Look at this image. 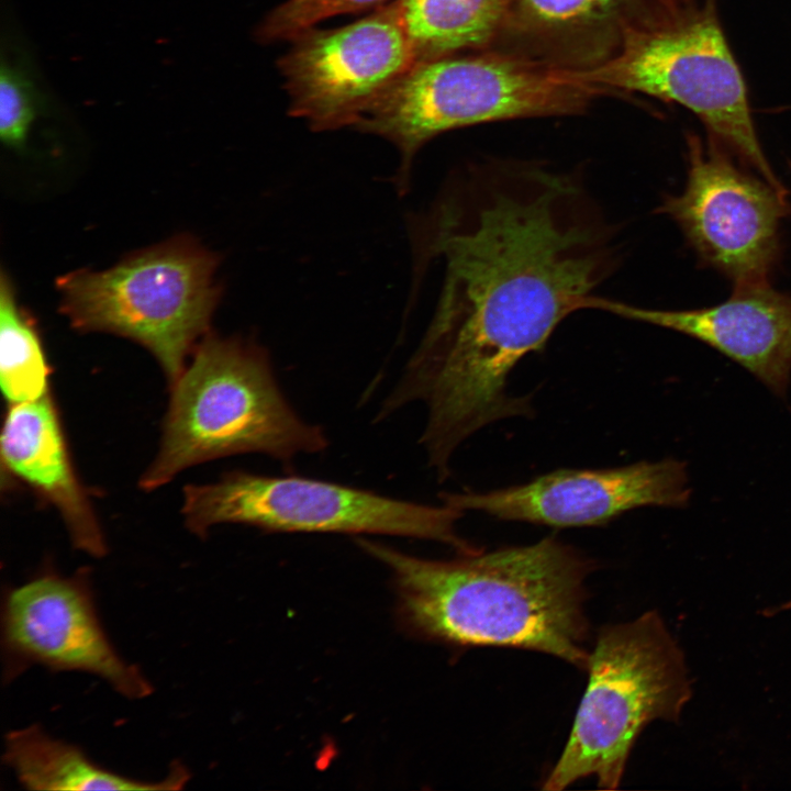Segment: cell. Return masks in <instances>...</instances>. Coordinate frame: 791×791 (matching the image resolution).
Here are the masks:
<instances>
[{"instance_id":"5","label":"cell","mask_w":791,"mask_h":791,"mask_svg":"<svg viewBox=\"0 0 791 791\" xmlns=\"http://www.w3.org/2000/svg\"><path fill=\"white\" fill-rule=\"evenodd\" d=\"M218 257L190 236L125 256L105 270L62 276L60 311L81 333H109L145 347L169 386L209 332L219 303Z\"/></svg>"},{"instance_id":"16","label":"cell","mask_w":791,"mask_h":791,"mask_svg":"<svg viewBox=\"0 0 791 791\" xmlns=\"http://www.w3.org/2000/svg\"><path fill=\"white\" fill-rule=\"evenodd\" d=\"M417 62L476 46L498 27L502 0H400Z\"/></svg>"},{"instance_id":"12","label":"cell","mask_w":791,"mask_h":791,"mask_svg":"<svg viewBox=\"0 0 791 791\" xmlns=\"http://www.w3.org/2000/svg\"><path fill=\"white\" fill-rule=\"evenodd\" d=\"M439 498L464 512L557 528L601 526L642 506H684L690 498L684 463L659 461L603 469H558L484 492H445Z\"/></svg>"},{"instance_id":"6","label":"cell","mask_w":791,"mask_h":791,"mask_svg":"<svg viewBox=\"0 0 791 791\" xmlns=\"http://www.w3.org/2000/svg\"><path fill=\"white\" fill-rule=\"evenodd\" d=\"M592 91L567 70L503 57L442 56L415 63L367 110L355 129L399 151L397 186L405 190L419 149L463 126L571 114Z\"/></svg>"},{"instance_id":"20","label":"cell","mask_w":791,"mask_h":791,"mask_svg":"<svg viewBox=\"0 0 791 791\" xmlns=\"http://www.w3.org/2000/svg\"><path fill=\"white\" fill-rule=\"evenodd\" d=\"M541 20L552 24H569L594 14L592 0H524Z\"/></svg>"},{"instance_id":"9","label":"cell","mask_w":791,"mask_h":791,"mask_svg":"<svg viewBox=\"0 0 791 791\" xmlns=\"http://www.w3.org/2000/svg\"><path fill=\"white\" fill-rule=\"evenodd\" d=\"M687 180L657 212L681 230L699 261L734 288L770 283L781 257V225L790 215L781 191L743 166L712 138H687Z\"/></svg>"},{"instance_id":"4","label":"cell","mask_w":791,"mask_h":791,"mask_svg":"<svg viewBox=\"0 0 791 791\" xmlns=\"http://www.w3.org/2000/svg\"><path fill=\"white\" fill-rule=\"evenodd\" d=\"M586 669V691L543 790H564L586 777H595L599 789H617L644 727L677 722L692 695L683 653L655 611L603 626Z\"/></svg>"},{"instance_id":"18","label":"cell","mask_w":791,"mask_h":791,"mask_svg":"<svg viewBox=\"0 0 791 791\" xmlns=\"http://www.w3.org/2000/svg\"><path fill=\"white\" fill-rule=\"evenodd\" d=\"M388 0H287L258 24L255 36L264 44L290 41L332 16L378 8Z\"/></svg>"},{"instance_id":"3","label":"cell","mask_w":791,"mask_h":791,"mask_svg":"<svg viewBox=\"0 0 791 791\" xmlns=\"http://www.w3.org/2000/svg\"><path fill=\"white\" fill-rule=\"evenodd\" d=\"M171 388L158 454L140 484L154 490L208 460L258 453L280 461L326 449L322 427L285 398L257 345L207 334Z\"/></svg>"},{"instance_id":"15","label":"cell","mask_w":791,"mask_h":791,"mask_svg":"<svg viewBox=\"0 0 791 791\" xmlns=\"http://www.w3.org/2000/svg\"><path fill=\"white\" fill-rule=\"evenodd\" d=\"M3 760L29 790H179L190 779L181 764L159 781L129 778L102 768L79 747L48 735L38 725L11 731Z\"/></svg>"},{"instance_id":"11","label":"cell","mask_w":791,"mask_h":791,"mask_svg":"<svg viewBox=\"0 0 791 791\" xmlns=\"http://www.w3.org/2000/svg\"><path fill=\"white\" fill-rule=\"evenodd\" d=\"M1 644L8 681L32 665H41L53 671L100 677L132 700L153 692L142 671L124 660L108 638L87 572L65 577L43 571L7 590Z\"/></svg>"},{"instance_id":"17","label":"cell","mask_w":791,"mask_h":791,"mask_svg":"<svg viewBox=\"0 0 791 791\" xmlns=\"http://www.w3.org/2000/svg\"><path fill=\"white\" fill-rule=\"evenodd\" d=\"M48 366L34 319L19 304L13 283L0 276V386L8 404L48 396Z\"/></svg>"},{"instance_id":"22","label":"cell","mask_w":791,"mask_h":791,"mask_svg":"<svg viewBox=\"0 0 791 791\" xmlns=\"http://www.w3.org/2000/svg\"><path fill=\"white\" fill-rule=\"evenodd\" d=\"M784 610H791V601L782 604L781 606H778L777 610H776V612H777V611H784Z\"/></svg>"},{"instance_id":"21","label":"cell","mask_w":791,"mask_h":791,"mask_svg":"<svg viewBox=\"0 0 791 791\" xmlns=\"http://www.w3.org/2000/svg\"><path fill=\"white\" fill-rule=\"evenodd\" d=\"M702 0H592L594 14L608 13L621 5L642 2L648 4L656 23L675 19L695 8Z\"/></svg>"},{"instance_id":"14","label":"cell","mask_w":791,"mask_h":791,"mask_svg":"<svg viewBox=\"0 0 791 791\" xmlns=\"http://www.w3.org/2000/svg\"><path fill=\"white\" fill-rule=\"evenodd\" d=\"M0 443L3 468L57 510L73 545L92 557L104 556L101 525L75 472L49 396L9 405Z\"/></svg>"},{"instance_id":"19","label":"cell","mask_w":791,"mask_h":791,"mask_svg":"<svg viewBox=\"0 0 791 791\" xmlns=\"http://www.w3.org/2000/svg\"><path fill=\"white\" fill-rule=\"evenodd\" d=\"M38 112L35 86L26 71L2 62L0 69V136L11 148L24 145Z\"/></svg>"},{"instance_id":"8","label":"cell","mask_w":791,"mask_h":791,"mask_svg":"<svg viewBox=\"0 0 791 791\" xmlns=\"http://www.w3.org/2000/svg\"><path fill=\"white\" fill-rule=\"evenodd\" d=\"M186 526L204 537L224 523L265 532L391 535L439 542L458 554L478 547L457 532L465 512L300 476L234 471L220 480L183 490Z\"/></svg>"},{"instance_id":"13","label":"cell","mask_w":791,"mask_h":791,"mask_svg":"<svg viewBox=\"0 0 791 791\" xmlns=\"http://www.w3.org/2000/svg\"><path fill=\"white\" fill-rule=\"evenodd\" d=\"M589 309L665 327L695 338L736 361L775 394L791 378V296L770 283L734 288L722 303L692 310H656L600 296Z\"/></svg>"},{"instance_id":"7","label":"cell","mask_w":791,"mask_h":791,"mask_svg":"<svg viewBox=\"0 0 791 791\" xmlns=\"http://www.w3.org/2000/svg\"><path fill=\"white\" fill-rule=\"evenodd\" d=\"M568 74L590 88L636 91L689 109L710 138L771 186L787 191L760 145L747 88L715 0H702L673 20L643 26L613 57Z\"/></svg>"},{"instance_id":"10","label":"cell","mask_w":791,"mask_h":791,"mask_svg":"<svg viewBox=\"0 0 791 791\" xmlns=\"http://www.w3.org/2000/svg\"><path fill=\"white\" fill-rule=\"evenodd\" d=\"M289 42L277 62L289 113L315 131L355 126L416 63L400 0L344 26L307 29Z\"/></svg>"},{"instance_id":"2","label":"cell","mask_w":791,"mask_h":791,"mask_svg":"<svg viewBox=\"0 0 791 791\" xmlns=\"http://www.w3.org/2000/svg\"><path fill=\"white\" fill-rule=\"evenodd\" d=\"M356 544L390 569L398 617L414 636L536 650L587 668L584 580L595 564L572 546L548 536L431 560L363 536Z\"/></svg>"},{"instance_id":"1","label":"cell","mask_w":791,"mask_h":791,"mask_svg":"<svg viewBox=\"0 0 791 791\" xmlns=\"http://www.w3.org/2000/svg\"><path fill=\"white\" fill-rule=\"evenodd\" d=\"M434 248L444 264L436 309L382 406L424 403L420 443L448 461L487 425L534 415L528 397L508 392L509 375L589 309L623 254L579 175L509 159L470 168L439 212Z\"/></svg>"}]
</instances>
